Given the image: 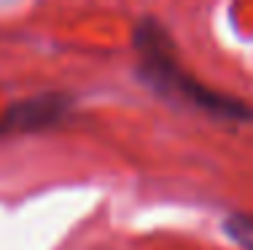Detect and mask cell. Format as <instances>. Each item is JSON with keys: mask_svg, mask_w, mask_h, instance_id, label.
I'll use <instances>...</instances> for the list:
<instances>
[{"mask_svg": "<svg viewBox=\"0 0 253 250\" xmlns=\"http://www.w3.org/2000/svg\"><path fill=\"white\" fill-rule=\"evenodd\" d=\"M226 231L234 242L253 250V215H232L226 221Z\"/></svg>", "mask_w": 253, "mask_h": 250, "instance_id": "3", "label": "cell"}, {"mask_svg": "<svg viewBox=\"0 0 253 250\" xmlns=\"http://www.w3.org/2000/svg\"><path fill=\"white\" fill-rule=\"evenodd\" d=\"M68 110H70V100L59 92L19 100L0 116V135H25V132L49 129L62 121Z\"/></svg>", "mask_w": 253, "mask_h": 250, "instance_id": "2", "label": "cell"}, {"mask_svg": "<svg viewBox=\"0 0 253 250\" xmlns=\"http://www.w3.org/2000/svg\"><path fill=\"white\" fill-rule=\"evenodd\" d=\"M135 49L137 70H140L143 81L162 97L180 103L186 108L202 110L213 118H226V121H251L253 118V110L245 103L213 92L194 75L186 73L183 65L178 62L175 46H172L167 30L156 19H143L135 27Z\"/></svg>", "mask_w": 253, "mask_h": 250, "instance_id": "1", "label": "cell"}]
</instances>
